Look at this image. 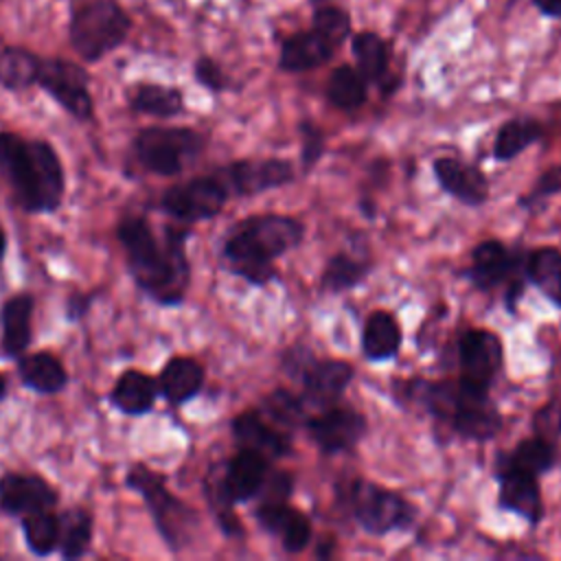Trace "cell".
Wrapping results in <instances>:
<instances>
[{
	"label": "cell",
	"mask_w": 561,
	"mask_h": 561,
	"mask_svg": "<svg viewBox=\"0 0 561 561\" xmlns=\"http://www.w3.org/2000/svg\"><path fill=\"white\" fill-rule=\"evenodd\" d=\"M353 57L357 61V70L366 81H377L381 83L388 72V48L386 42L373 33V31H362L353 35L351 44Z\"/></svg>",
	"instance_id": "cell-31"
},
{
	"label": "cell",
	"mask_w": 561,
	"mask_h": 561,
	"mask_svg": "<svg viewBox=\"0 0 561 561\" xmlns=\"http://www.w3.org/2000/svg\"><path fill=\"white\" fill-rule=\"evenodd\" d=\"M204 383L202 366L191 357H175L171 359L160 375V392L167 397L169 403L180 405L195 397Z\"/></svg>",
	"instance_id": "cell-24"
},
{
	"label": "cell",
	"mask_w": 561,
	"mask_h": 561,
	"mask_svg": "<svg viewBox=\"0 0 561 561\" xmlns=\"http://www.w3.org/2000/svg\"><path fill=\"white\" fill-rule=\"evenodd\" d=\"M366 79L353 66H337L327 81V96L340 110H357L366 101Z\"/></svg>",
	"instance_id": "cell-33"
},
{
	"label": "cell",
	"mask_w": 561,
	"mask_h": 561,
	"mask_svg": "<svg viewBox=\"0 0 561 561\" xmlns=\"http://www.w3.org/2000/svg\"><path fill=\"white\" fill-rule=\"evenodd\" d=\"M92 539V519L85 511L75 508L59 517V546L64 559H79Z\"/></svg>",
	"instance_id": "cell-35"
},
{
	"label": "cell",
	"mask_w": 561,
	"mask_h": 561,
	"mask_svg": "<svg viewBox=\"0 0 561 561\" xmlns=\"http://www.w3.org/2000/svg\"><path fill=\"white\" fill-rule=\"evenodd\" d=\"M401 346V327L397 318L388 311H373L364 324L362 351L368 359L381 362L399 353Z\"/></svg>",
	"instance_id": "cell-23"
},
{
	"label": "cell",
	"mask_w": 561,
	"mask_h": 561,
	"mask_svg": "<svg viewBox=\"0 0 561 561\" xmlns=\"http://www.w3.org/2000/svg\"><path fill=\"white\" fill-rule=\"evenodd\" d=\"M0 171L26 210L48 213L59 206L64 171L48 142L24 140L18 134L0 131Z\"/></svg>",
	"instance_id": "cell-2"
},
{
	"label": "cell",
	"mask_w": 561,
	"mask_h": 561,
	"mask_svg": "<svg viewBox=\"0 0 561 561\" xmlns=\"http://www.w3.org/2000/svg\"><path fill=\"white\" fill-rule=\"evenodd\" d=\"M497 482H500L497 504L504 511H513L519 517L528 519L530 524H537L543 517L537 476L508 465H500Z\"/></svg>",
	"instance_id": "cell-14"
},
{
	"label": "cell",
	"mask_w": 561,
	"mask_h": 561,
	"mask_svg": "<svg viewBox=\"0 0 561 561\" xmlns=\"http://www.w3.org/2000/svg\"><path fill=\"white\" fill-rule=\"evenodd\" d=\"M202 147L204 138L186 127H147L134 140L136 160L158 175H178Z\"/></svg>",
	"instance_id": "cell-6"
},
{
	"label": "cell",
	"mask_w": 561,
	"mask_h": 561,
	"mask_svg": "<svg viewBox=\"0 0 561 561\" xmlns=\"http://www.w3.org/2000/svg\"><path fill=\"white\" fill-rule=\"evenodd\" d=\"M4 388H7V386H4V377H0V399L4 397Z\"/></svg>",
	"instance_id": "cell-45"
},
{
	"label": "cell",
	"mask_w": 561,
	"mask_h": 561,
	"mask_svg": "<svg viewBox=\"0 0 561 561\" xmlns=\"http://www.w3.org/2000/svg\"><path fill=\"white\" fill-rule=\"evenodd\" d=\"M539 138H541V125L537 121H533V118H511L500 127V131L495 136L493 158L502 160V162L513 160L517 153L528 149Z\"/></svg>",
	"instance_id": "cell-32"
},
{
	"label": "cell",
	"mask_w": 561,
	"mask_h": 561,
	"mask_svg": "<svg viewBox=\"0 0 561 561\" xmlns=\"http://www.w3.org/2000/svg\"><path fill=\"white\" fill-rule=\"evenodd\" d=\"M226 186L228 195H254L267 188H278L291 182V164L278 158L267 160H241L232 162L215 173Z\"/></svg>",
	"instance_id": "cell-12"
},
{
	"label": "cell",
	"mask_w": 561,
	"mask_h": 561,
	"mask_svg": "<svg viewBox=\"0 0 561 561\" xmlns=\"http://www.w3.org/2000/svg\"><path fill=\"white\" fill-rule=\"evenodd\" d=\"M232 432L241 447L254 449V451L263 454L265 458H283L291 449L289 438L285 434L276 432L274 427H270L263 421V416L256 412L239 414L232 421Z\"/></svg>",
	"instance_id": "cell-22"
},
{
	"label": "cell",
	"mask_w": 561,
	"mask_h": 561,
	"mask_svg": "<svg viewBox=\"0 0 561 561\" xmlns=\"http://www.w3.org/2000/svg\"><path fill=\"white\" fill-rule=\"evenodd\" d=\"M263 412L280 425L296 427L305 419V405L287 390H274L263 399Z\"/></svg>",
	"instance_id": "cell-39"
},
{
	"label": "cell",
	"mask_w": 561,
	"mask_h": 561,
	"mask_svg": "<svg viewBox=\"0 0 561 561\" xmlns=\"http://www.w3.org/2000/svg\"><path fill=\"white\" fill-rule=\"evenodd\" d=\"M460 381L489 390L502 366V342L486 329H471L458 342Z\"/></svg>",
	"instance_id": "cell-11"
},
{
	"label": "cell",
	"mask_w": 561,
	"mask_h": 561,
	"mask_svg": "<svg viewBox=\"0 0 561 561\" xmlns=\"http://www.w3.org/2000/svg\"><path fill=\"white\" fill-rule=\"evenodd\" d=\"M158 394V383L138 373V370H127L118 377L114 390H112V401L127 414H142L147 412Z\"/></svg>",
	"instance_id": "cell-29"
},
{
	"label": "cell",
	"mask_w": 561,
	"mask_h": 561,
	"mask_svg": "<svg viewBox=\"0 0 561 561\" xmlns=\"http://www.w3.org/2000/svg\"><path fill=\"white\" fill-rule=\"evenodd\" d=\"M228 199V191L217 175H204L169 188L162 208L182 221H199L215 217Z\"/></svg>",
	"instance_id": "cell-10"
},
{
	"label": "cell",
	"mask_w": 561,
	"mask_h": 561,
	"mask_svg": "<svg viewBox=\"0 0 561 561\" xmlns=\"http://www.w3.org/2000/svg\"><path fill=\"white\" fill-rule=\"evenodd\" d=\"M22 381L37 392H57L66 386V370L50 353H35L20 362Z\"/></svg>",
	"instance_id": "cell-30"
},
{
	"label": "cell",
	"mask_w": 561,
	"mask_h": 561,
	"mask_svg": "<svg viewBox=\"0 0 561 561\" xmlns=\"http://www.w3.org/2000/svg\"><path fill=\"white\" fill-rule=\"evenodd\" d=\"M300 131H302V164L305 169H311L324 151V136L311 123H302Z\"/></svg>",
	"instance_id": "cell-41"
},
{
	"label": "cell",
	"mask_w": 561,
	"mask_h": 561,
	"mask_svg": "<svg viewBox=\"0 0 561 561\" xmlns=\"http://www.w3.org/2000/svg\"><path fill=\"white\" fill-rule=\"evenodd\" d=\"M559 425H561V423H559Z\"/></svg>",
	"instance_id": "cell-47"
},
{
	"label": "cell",
	"mask_w": 561,
	"mask_h": 561,
	"mask_svg": "<svg viewBox=\"0 0 561 561\" xmlns=\"http://www.w3.org/2000/svg\"><path fill=\"white\" fill-rule=\"evenodd\" d=\"M127 482L134 489H138V493L145 497L164 541L173 550H180L191 537L195 513L186 504H182L175 495L169 493L162 476L149 471L142 465L131 467Z\"/></svg>",
	"instance_id": "cell-5"
},
{
	"label": "cell",
	"mask_w": 561,
	"mask_h": 561,
	"mask_svg": "<svg viewBox=\"0 0 561 561\" xmlns=\"http://www.w3.org/2000/svg\"><path fill=\"white\" fill-rule=\"evenodd\" d=\"M35 85H39L75 118H92L94 103L90 94V77L81 64L61 57H42Z\"/></svg>",
	"instance_id": "cell-8"
},
{
	"label": "cell",
	"mask_w": 561,
	"mask_h": 561,
	"mask_svg": "<svg viewBox=\"0 0 561 561\" xmlns=\"http://www.w3.org/2000/svg\"><path fill=\"white\" fill-rule=\"evenodd\" d=\"M311 28L318 31L329 44H333L337 48L351 33V15L340 7L318 4L313 11Z\"/></svg>",
	"instance_id": "cell-38"
},
{
	"label": "cell",
	"mask_w": 561,
	"mask_h": 561,
	"mask_svg": "<svg viewBox=\"0 0 561 561\" xmlns=\"http://www.w3.org/2000/svg\"><path fill=\"white\" fill-rule=\"evenodd\" d=\"M353 379V368L340 359L311 362L302 373L305 401L316 408L333 405Z\"/></svg>",
	"instance_id": "cell-18"
},
{
	"label": "cell",
	"mask_w": 561,
	"mask_h": 561,
	"mask_svg": "<svg viewBox=\"0 0 561 561\" xmlns=\"http://www.w3.org/2000/svg\"><path fill=\"white\" fill-rule=\"evenodd\" d=\"M559 191H561V164H554V167L546 169V171L539 175L535 188L530 191V195H528L526 199H522V204H526V202H537V199L548 197V195H554V193H559Z\"/></svg>",
	"instance_id": "cell-42"
},
{
	"label": "cell",
	"mask_w": 561,
	"mask_h": 561,
	"mask_svg": "<svg viewBox=\"0 0 561 561\" xmlns=\"http://www.w3.org/2000/svg\"><path fill=\"white\" fill-rule=\"evenodd\" d=\"M335 46L329 44L318 31H300L283 42L278 66L287 72H305L331 59Z\"/></svg>",
	"instance_id": "cell-21"
},
{
	"label": "cell",
	"mask_w": 561,
	"mask_h": 561,
	"mask_svg": "<svg viewBox=\"0 0 561 561\" xmlns=\"http://www.w3.org/2000/svg\"><path fill=\"white\" fill-rule=\"evenodd\" d=\"M445 419H449L451 427L469 440H489L502 427V416L491 403L489 390H480L462 381L454 383V394Z\"/></svg>",
	"instance_id": "cell-9"
},
{
	"label": "cell",
	"mask_w": 561,
	"mask_h": 561,
	"mask_svg": "<svg viewBox=\"0 0 561 561\" xmlns=\"http://www.w3.org/2000/svg\"><path fill=\"white\" fill-rule=\"evenodd\" d=\"M500 465H508L539 476L554 465V449L543 438H526L511 454H504L500 458Z\"/></svg>",
	"instance_id": "cell-34"
},
{
	"label": "cell",
	"mask_w": 561,
	"mask_h": 561,
	"mask_svg": "<svg viewBox=\"0 0 561 561\" xmlns=\"http://www.w3.org/2000/svg\"><path fill=\"white\" fill-rule=\"evenodd\" d=\"M129 105L140 114L171 118L182 112L184 96L178 88H171V85L138 83L129 94Z\"/></svg>",
	"instance_id": "cell-28"
},
{
	"label": "cell",
	"mask_w": 561,
	"mask_h": 561,
	"mask_svg": "<svg viewBox=\"0 0 561 561\" xmlns=\"http://www.w3.org/2000/svg\"><path fill=\"white\" fill-rule=\"evenodd\" d=\"M42 55L24 46H2L0 48V85L4 90L18 92L35 85Z\"/></svg>",
	"instance_id": "cell-26"
},
{
	"label": "cell",
	"mask_w": 561,
	"mask_h": 561,
	"mask_svg": "<svg viewBox=\"0 0 561 561\" xmlns=\"http://www.w3.org/2000/svg\"><path fill=\"white\" fill-rule=\"evenodd\" d=\"M33 298L26 294L13 296L2 307V351L11 357L20 355L31 342Z\"/></svg>",
	"instance_id": "cell-25"
},
{
	"label": "cell",
	"mask_w": 561,
	"mask_h": 561,
	"mask_svg": "<svg viewBox=\"0 0 561 561\" xmlns=\"http://www.w3.org/2000/svg\"><path fill=\"white\" fill-rule=\"evenodd\" d=\"M528 280L557 307H561V252L537 248L526 256Z\"/></svg>",
	"instance_id": "cell-27"
},
{
	"label": "cell",
	"mask_w": 561,
	"mask_h": 561,
	"mask_svg": "<svg viewBox=\"0 0 561 561\" xmlns=\"http://www.w3.org/2000/svg\"><path fill=\"white\" fill-rule=\"evenodd\" d=\"M57 502L55 489L39 476L7 473L0 478V508L11 515L46 511Z\"/></svg>",
	"instance_id": "cell-15"
},
{
	"label": "cell",
	"mask_w": 561,
	"mask_h": 561,
	"mask_svg": "<svg viewBox=\"0 0 561 561\" xmlns=\"http://www.w3.org/2000/svg\"><path fill=\"white\" fill-rule=\"evenodd\" d=\"M193 75H195L197 83H202L204 88H208L213 92H221L228 85V79H226L221 66L210 57H199L193 66Z\"/></svg>",
	"instance_id": "cell-40"
},
{
	"label": "cell",
	"mask_w": 561,
	"mask_h": 561,
	"mask_svg": "<svg viewBox=\"0 0 561 561\" xmlns=\"http://www.w3.org/2000/svg\"><path fill=\"white\" fill-rule=\"evenodd\" d=\"M2 254H4V232L0 228V259H2Z\"/></svg>",
	"instance_id": "cell-44"
},
{
	"label": "cell",
	"mask_w": 561,
	"mask_h": 561,
	"mask_svg": "<svg viewBox=\"0 0 561 561\" xmlns=\"http://www.w3.org/2000/svg\"><path fill=\"white\" fill-rule=\"evenodd\" d=\"M515 263L517 256L508 252L502 241L489 239L473 248L471 265L465 274L478 289H493L513 276Z\"/></svg>",
	"instance_id": "cell-20"
},
{
	"label": "cell",
	"mask_w": 561,
	"mask_h": 561,
	"mask_svg": "<svg viewBox=\"0 0 561 561\" xmlns=\"http://www.w3.org/2000/svg\"><path fill=\"white\" fill-rule=\"evenodd\" d=\"M24 537L35 554H50L59 546V517L46 511H35L22 519Z\"/></svg>",
	"instance_id": "cell-37"
},
{
	"label": "cell",
	"mask_w": 561,
	"mask_h": 561,
	"mask_svg": "<svg viewBox=\"0 0 561 561\" xmlns=\"http://www.w3.org/2000/svg\"><path fill=\"white\" fill-rule=\"evenodd\" d=\"M184 237V230L167 228L164 239H158L142 217H129L118 226V239L136 283L158 302L175 305L188 287Z\"/></svg>",
	"instance_id": "cell-1"
},
{
	"label": "cell",
	"mask_w": 561,
	"mask_h": 561,
	"mask_svg": "<svg viewBox=\"0 0 561 561\" xmlns=\"http://www.w3.org/2000/svg\"><path fill=\"white\" fill-rule=\"evenodd\" d=\"M302 224L287 215H254L234 226L224 243L226 265L252 285L274 276L272 261L302 241Z\"/></svg>",
	"instance_id": "cell-3"
},
{
	"label": "cell",
	"mask_w": 561,
	"mask_h": 561,
	"mask_svg": "<svg viewBox=\"0 0 561 561\" xmlns=\"http://www.w3.org/2000/svg\"><path fill=\"white\" fill-rule=\"evenodd\" d=\"M368 270H370L368 263H364L359 259H353V256H348L344 252H337L324 265L322 289L333 291V294L351 289V287H355V285H359L364 280Z\"/></svg>",
	"instance_id": "cell-36"
},
{
	"label": "cell",
	"mask_w": 561,
	"mask_h": 561,
	"mask_svg": "<svg viewBox=\"0 0 561 561\" xmlns=\"http://www.w3.org/2000/svg\"><path fill=\"white\" fill-rule=\"evenodd\" d=\"M533 4L548 18H561V0H533Z\"/></svg>",
	"instance_id": "cell-43"
},
{
	"label": "cell",
	"mask_w": 561,
	"mask_h": 561,
	"mask_svg": "<svg viewBox=\"0 0 561 561\" xmlns=\"http://www.w3.org/2000/svg\"><path fill=\"white\" fill-rule=\"evenodd\" d=\"M434 175L443 191L467 206H482L489 197V182L482 171L456 158L434 160Z\"/></svg>",
	"instance_id": "cell-19"
},
{
	"label": "cell",
	"mask_w": 561,
	"mask_h": 561,
	"mask_svg": "<svg viewBox=\"0 0 561 561\" xmlns=\"http://www.w3.org/2000/svg\"><path fill=\"white\" fill-rule=\"evenodd\" d=\"M351 506L357 524L370 535L403 530L414 519V506L399 493L368 480H355Z\"/></svg>",
	"instance_id": "cell-7"
},
{
	"label": "cell",
	"mask_w": 561,
	"mask_h": 561,
	"mask_svg": "<svg viewBox=\"0 0 561 561\" xmlns=\"http://www.w3.org/2000/svg\"><path fill=\"white\" fill-rule=\"evenodd\" d=\"M259 524L276 535L287 552H300L311 541L309 519L285 504V500H267L256 508Z\"/></svg>",
	"instance_id": "cell-17"
},
{
	"label": "cell",
	"mask_w": 561,
	"mask_h": 561,
	"mask_svg": "<svg viewBox=\"0 0 561 561\" xmlns=\"http://www.w3.org/2000/svg\"><path fill=\"white\" fill-rule=\"evenodd\" d=\"M366 434L364 414L351 408H329L309 421V436L324 454L353 449Z\"/></svg>",
	"instance_id": "cell-13"
},
{
	"label": "cell",
	"mask_w": 561,
	"mask_h": 561,
	"mask_svg": "<svg viewBox=\"0 0 561 561\" xmlns=\"http://www.w3.org/2000/svg\"><path fill=\"white\" fill-rule=\"evenodd\" d=\"M134 28L129 11L121 0H70L68 42L88 64H96L118 50Z\"/></svg>",
	"instance_id": "cell-4"
},
{
	"label": "cell",
	"mask_w": 561,
	"mask_h": 561,
	"mask_svg": "<svg viewBox=\"0 0 561 561\" xmlns=\"http://www.w3.org/2000/svg\"><path fill=\"white\" fill-rule=\"evenodd\" d=\"M311 2H313V4H316V7H318V4H324V2H327V0H311Z\"/></svg>",
	"instance_id": "cell-46"
},
{
	"label": "cell",
	"mask_w": 561,
	"mask_h": 561,
	"mask_svg": "<svg viewBox=\"0 0 561 561\" xmlns=\"http://www.w3.org/2000/svg\"><path fill=\"white\" fill-rule=\"evenodd\" d=\"M267 482V458L254 449L241 447L228 462L221 491L230 502L252 500Z\"/></svg>",
	"instance_id": "cell-16"
}]
</instances>
